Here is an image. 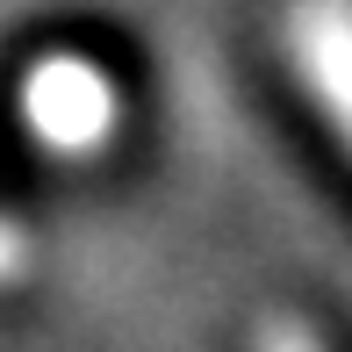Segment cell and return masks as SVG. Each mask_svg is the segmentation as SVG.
Here are the masks:
<instances>
[{
    "label": "cell",
    "instance_id": "cell-4",
    "mask_svg": "<svg viewBox=\"0 0 352 352\" xmlns=\"http://www.w3.org/2000/svg\"><path fill=\"white\" fill-rule=\"evenodd\" d=\"M22 274H29V230L0 216V287H8V280H22Z\"/></svg>",
    "mask_w": 352,
    "mask_h": 352
},
{
    "label": "cell",
    "instance_id": "cell-2",
    "mask_svg": "<svg viewBox=\"0 0 352 352\" xmlns=\"http://www.w3.org/2000/svg\"><path fill=\"white\" fill-rule=\"evenodd\" d=\"M280 36L295 58V79L309 87V101L352 151V0H295Z\"/></svg>",
    "mask_w": 352,
    "mask_h": 352
},
{
    "label": "cell",
    "instance_id": "cell-3",
    "mask_svg": "<svg viewBox=\"0 0 352 352\" xmlns=\"http://www.w3.org/2000/svg\"><path fill=\"white\" fill-rule=\"evenodd\" d=\"M259 352H324V345H316V331L295 324V316H266L259 324Z\"/></svg>",
    "mask_w": 352,
    "mask_h": 352
},
{
    "label": "cell",
    "instance_id": "cell-1",
    "mask_svg": "<svg viewBox=\"0 0 352 352\" xmlns=\"http://www.w3.org/2000/svg\"><path fill=\"white\" fill-rule=\"evenodd\" d=\"M22 130L43 144V151H58V158H94V151H108L122 130V94H116V79H108L94 58H79V51H51V58H36V65L22 72Z\"/></svg>",
    "mask_w": 352,
    "mask_h": 352
}]
</instances>
